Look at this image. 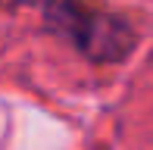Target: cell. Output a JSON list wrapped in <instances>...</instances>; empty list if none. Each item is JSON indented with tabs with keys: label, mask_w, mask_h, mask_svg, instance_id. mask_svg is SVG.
<instances>
[{
	"label": "cell",
	"mask_w": 153,
	"mask_h": 150,
	"mask_svg": "<svg viewBox=\"0 0 153 150\" xmlns=\"http://www.w3.org/2000/svg\"><path fill=\"white\" fill-rule=\"evenodd\" d=\"M44 16L53 28L69 35L81 53L100 63L122 59L131 50V31L122 19L78 0H44Z\"/></svg>",
	"instance_id": "obj_1"
},
{
	"label": "cell",
	"mask_w": 153,
	"mask_h": 150,
	"mask_svg": "<svg viewBox=\"0 0 153 150\" xmlns=\"http://www.w3.org/2000/svg\"><path fill=\"white\" fill-rule=\"evenodd\" d=\"M25 3H44V0H0V6H25Z\"/></svg>",
	"instance_id": "obj_2"
}]
</instances>
